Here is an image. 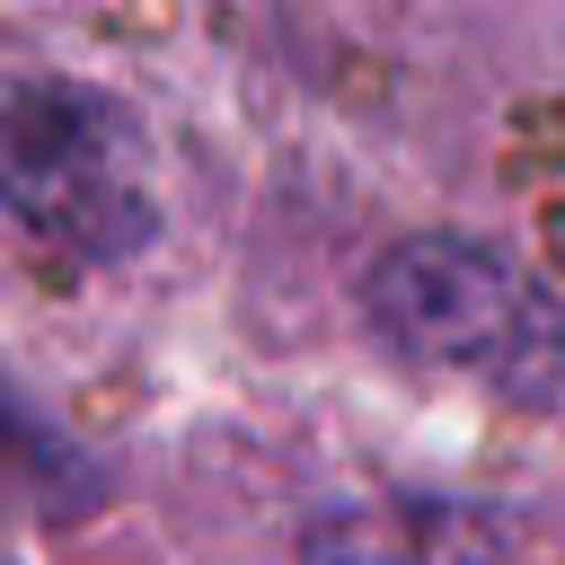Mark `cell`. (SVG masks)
I'll list each match as a JSON object with an SVG mask.
<instances>
[{
	"label": "cell",
	"instance_id": "2",
	"mask_svg": "<svg viewBox=\"0 0 565 565\" xmlns=\"http://www.w3.org/2000/svg\"><path fill=\"white\" fill-rule=\"evenodd\" d=\"M371 318L388 344H406L415 362H450V371H486V380H547L556 371V318L547 300L521 282V265H503L477 238H406L371 265L362 282Z\"/></svg>",
	"mask_w": 565,
	"mask_h": 565
},
{
	"label": "cell",
	"instance_id": "1",
	"mask_svg": "<svg viewBox=\"0 0 565 565\" xmlns=\"http://www.w3.org/2000/svg\"><path fill=\"white\" fill-rule=\"evenodd\" d=\"M0 212L71 256H124L150 238L141 124L79 79H0Z\"/></svg>",
	"mask_w": 565,
	"mask_h": 565
},
{
	"label": "cell",
	"instance_id": "3",
	"mask_svg": "<svg viewBox=\"0 0 565 565\" xmlns=\"http://www.w3.org/2000/svg\"><path fill=\"white\" fill-rule=\"evenodd\" d=\"M300 565H512V539L486 503L450 494H380L344 503L309 530Z\"/></svg>",
	"mask_w": 565,
	"mask_h": 565
}]
</instances>
